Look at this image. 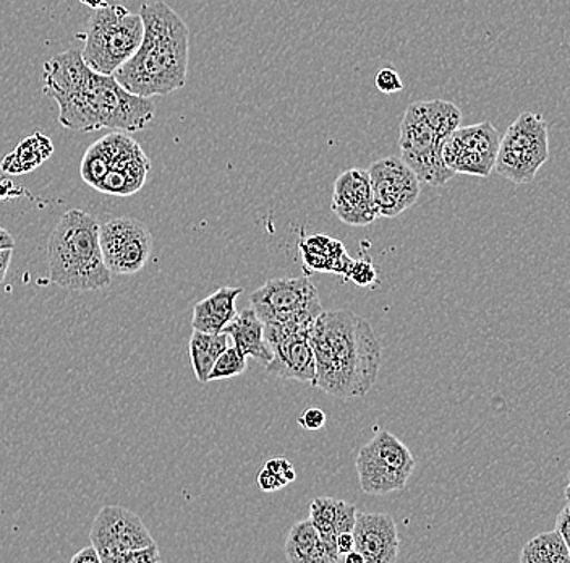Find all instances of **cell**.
<instances>
[{"instance_id":"12","label":"cell","mask_w":570,"mask_h":563,"mask_svg":"<svg viewBox=\"0 0 570 563\" xmlns=\"http://www.w3.org/2000/svg\"><path fill=\"white\" fill-rule=\"evenodd\" d=\"M501 134L490 123L458 127L441 145L443 162L452 173L488 177L494 169Z\"/></svg>"},{"instance_id":"9","label":"cell","mask_w":570,"mask_h":563,"mask_svg":"<svg viewBox=\"0 0 570 563\" xmlns=\"http://www.w3.org/2000/svg\"><path fill=\"white\" fill-rule=\"evenodd\" d=\"M443 142L444 138L428 123L422 101L412 103L405 109L399 135L401 159L420 182L431 187H443L455 176L441 156Z\"/></svg>"},{"instance_id":"13","label":"cell","mask_w":570,"mask_h":563,"mask_svg":"<svg viewBox=\"0 0 570 563\" xmlns=\"http://www.w3.org/2000/svg\"><path fill=\"white\" fill-rule=\"evenodd\" d=\"M99 245L110 273H138L151 256V231L142 221L112 219L99 224Z\"/></svg>"},{"instance_id":"32","label":"cell","mask_w":570,"mask_h":563,"mask_svg":"<svg viewBox=\"0 0 570 563\" xmlns=\"http://www.w3.org/2000/svg\"><path fill=\"white\" fill-rule=\"evenodd\" d=\"M256 481H258L259 489L265 492L279 491L287 486L283 477L277 476V474L266 468H263L262 472L258 473V479Z\"/></svg>"},{"instance_id":"1","label":"cell","mask_w":570,"mask_h":563,"mask_svg":"<svg viewBox=\"0 0 570 563\" xmlns=\"http://www.w3.org/2000/svg\"><path fill=\"white\" fill-rule=\"evenodd\" d=\"M42 93L59 106L60 126L75 132L101 128L140 132L156 116L151 98L125 90L114 75L89 69L80 49L53 56L42 70Z\"/></svg>"},{"instance_id":"36","label":"cell","mask_w":570,"mask_h":563,"mask_svg":"<svg viewBox=\"0 0 570 563\" xmlns=\"http://www.w3.org/2000/svg\"><path fill=\"white\" fill-rule=\"evenodd\" d=\"M12 254L13 249H0V283L6 280L7 272H9Z\"/></svg>"},{"instance_id":"28","label":"cell","mask_w":570,"mask_h":563,"mask_svg":"<svg viewBox=\"0 0 570 563\" xmlns=\"http://www.w3.org/2000/svg\"><path fill=\"white\" fill-rule=\"evenodd\" d=\"M374 85H376L377 91L384 93V95H394V93L404 90L401 75L391 67L377 70V74L374 75Z\"/></svg>"},{"instance_id":"39","label":"cell","mask_w":570,"mask_h":563,"mask_svg":"<svg viewBox=\"0 0 570 563\" xmlns=\"http://www.w3.org/2000/svg\"><path fill=\"white\" fill-rule=\"evenodd\" d=\"M344 562L345 563H365V559H363V555L360 554L358 551H355V549H352L351 552H347V554L344 555Z\"/></svg>"},{"instance_id":"15","label":"cell","mask_w":570,"mask_h":563,"mask_svg":"<svg viewBox=\"0 0 570 563\" xmlns=\"http://www.w3.org/2000/svg\"><path fill=\"white\" fill-rule=\"evenodd\" d=\"M266 343L273 358L266 363L267 373L281 379L312 384L315 379V355L308 334L265 327Z\"/></svg>"},{"instance_id":"6","label":"cell","mask_w":570,"mask_h":563,"mask_svg":"<svg viewBox=\"0 0 570 563\" xmlns=\"http://www.w3.org/2000/svg\"><path fill=\"white\" fill-rule=\"evenodd\" d=\"M252 309L265 327L279 328L294 333H309L323 312L318 290L312 280L274 278L252 294Z\"/></svg>"},{"instance_id":"16","label":"cell","mask_w":570,"mask_h":563,"mask_svg":"<svg viewBox=\"0 0 570 563\" xmlns=\"http://www.w3.org/2000/svg\"><path fill=\"white\" fill-rule=\"evenodd\" d=\"M331 210L348 226H368L374 220L380 219L376 203L373 201L368 171L354 167L337 177L334 182Z\"/></svg>"},{"instance_id":"23","label":"cell","mask_w":570,"mask_h":563,"mask_svg":"<svg viewBox=\"0 0 570 563\" xmlns=\"http://www.w3.org/2000/svg\"><path fill=\"white\" fill-rule=\"evenodd\" d=\"M53 153V144L51 138L42 134L28 135L27 138L17 145L12 153L3 158L0 169L3 174H28L48 162Z\"/></svg>"},{"instance_id":"8","label":"cell","mask_w":570,"mask_h":563,"mask_svg":"<svg viewBox=\"0 0 570 563\" xmlns=\"http://www.w3.org/2000/svg\"><path fill=\"white\" fill-rule=\"evenodd\" d=\"M415 458L394 434L377 433L356 456V473L365 494L402 491L415 469Z\"/></svg>"},{"instance_id":"30","label":"cell","mask_w":570,"mask_h":563,"mask_svg":"<svg viewBox=\"0 0 570 563\" xmlns=\"http://www.w3.org/2000/svg\"><path fill=\"white\" fill-rule=\"evenodd\" d=\"M298 424L306 430H320L326 426V412L320 408H308L298 418Z\"/></svg>"},{"instance_id":"20","label":"cell","mask_w":570,"mask_h":563,"mask_svg":"<svg viewBox=\"0 0 570 563\" xmlns=\"http://www.w3.org/2000/svg\"><path fill=\"white\" fill-rule=\"evenodd\" d=\"M242 292H244L242 288H219L208 298L196 302L194 317H191L194 330L203 333H223L224 327L237 313L235 302Z\"/></svg>"},{"instance_id":"4","label":"cell","mask_w":570,"mask_h":563,"mask_svg":"<svg viewBox=\"0 0 570 563\" xmlns=\"http://www.w3.org/2000/svg\"><path fill=\"white\" fill-rule=\"evenodd\" d=\"M49 280L69 291H101L112 283L99 245V223L83 210H69L48 241Z\"/></svg>"},{"instance_id":"31","label":"cell","mask_w":570,"mask_h":563,"mask_svg":"<svg viewBox=\"0 0 570 563\" xmlns=\"http://www.w3.org/2000/svg\"><path fill=\"white\" fill-rule=\"evenodd\" d=\"M265 468L283 477L287 484L292 483V481H295V477H297L294 466L285 458H271L269 462L266 463Z\"/></svg>"},{"instance_id":"38","label":"cell","mask_w":570,"mask_h":563,"mask_svg":"<svg viewBox=\"0 0 570 563\" xmlns=\"http://www.w3.org/2000/svg\"><path fill=\"white\" fill-rule=\"evenodd\" d=\"M13 184L6 176H0V198H7L12 195Z\"/></svg>"},{"instance_id":"3","label":"cell","mask_w":570,"mask_h":563,"mask_svg":"<svg viewBox=\"0 0 570 563\" xmlns=\"http://www.w3.org/2000/svg\"><path fill=\"white\" fill-rule=\"evenodd\" d=\"M142 38L135 55L114 72L125 90L142 98L167 96L185 87L190 30L164 0L141 6Z\"/></svg>"},{"instance_id":"11","label":"cell","mask_w":570,"mask_h":563,"mask_svg":"<svg viewBox=\"0 0 570 563\" xmlns=\"http://www.w3.org/2000/svg\"><path fill=\"white\" fill-rule=\"evenodd\" d=\"M99 144L105 149L107 171L96 191L116 197H130L140 192L151 171L141 145L124 132L106 135L99 138Z\"/></svg>"},{"instance_id":"29","label":"cell","mask_w":570,"mask_h":563,"mask_svg":"<svg viewBox=\"0 0 570 563\" xmlns=\"http://www.w3.org/2000/svg\"><path fill=\"white\" fill-rule=\"evenodd\" d=\"M347 278L358 284V287H368V284L376 281V270H374L372 262H368V260H354Z\"/></svg>"},{"instance_id":"19","label":"cell","mask_w":570,"mask_h":563,"mask_svg":"<svg viewBox=\"0 0 570 563\" xmlns=\"http://www.w3.org/2000/svg\"><path fill=\"white\" fill-rule=\"evenodd\" d=\"M223 333L229 334L232 344L240 349L247 358H253L265 366L273 358L269 344L266 343L265 323L252 308L235 313L234 319L224 327Z\"/></svg>"},{"instance_id":"22","label":"cell","mask_w":570,"mask_h":563,"mask_svg":"<svg viewBox=\"0 0 570 563\" xmlns=\"http://www.w3.org/2000/svg\"><path fill=\"white\" fill-rule=\"evenodd\" d=\"M285 557L291 563H336L324 547L312 520H303L292 527L285 541Z\"/></svg>"},{"instance_id":"34","label":"cell","mask_w":570,"mask_h":563,"mask_svg":"<svg viewBox=\"0 0 570 563\" xmlns=\"http://www.w3.org/2000/svg\"><path fill=\"white\" fill-rule=\"evenodd\" d=\"M101 563V559H99L98 551L91 545L88 547L81 549L80 552L71 557V563Z\"/></svg>"},{"instance_id":"40","label":"cell","mask_w":570,"mask_h":563,"mask_svg":"<svg viewBox=\"0 0 570 563\" xmlns=\"http://www.w3.org/2000/svg\"><path fill=\"white\" fill-rule=\"evenodd\" d=\"M83 6L89 7V9L96 10L101 9V7L107 6V0H80Z\"/></svg>"},{"instance_id":"2","label":"cell","mask_w":570,"mask_h":563,"mask_svg":"<svg viewBox=\"0 0 570 563\" xmlns=\"http://www.w3.org/2000/svg\"><path fill=\"white\" fill-rule=\"evenodd\" d=\"M308 341L315 355L313 387L341 400L372 390L380 373L381 348L368 320L348 309L323 310Z\"/></svg>"},{"instance_id":"14","label":"cell","mask_w":570,"mask_h":563,"mask_svg":"<svg viewBox=\"0 0 570 563\" xmlns=\"http://www.w3.org/2000/svg\"><path fill=\"white\" fill-rule=\"evenodd\" d=\"M366 171L377 215L383 219H395L419 201L422 182L401 158L390 156L380 159L372 163Z\"/></svg>"},{"instance_id":"5","label":"cell","mask_w":570,"mask_h":563,"mask_svg":"<svg viewBox=\"0 0 570 563\" xmlns=\"http://www.w3.org/2000/svg\"><path fill=\"white\" fill-rule=\"evenodd\" d=\"M142 38L140 13L124 6H107L92 10L85 31L81 57L89 69L114 75L137 51Z\"/></svg>"},{"instance_id":"7","label":"cell","mask_w":570,"mask_h":563,"mask_svg":"<svg viewBox=\"0 0 570 563\" xmlns=\"http://www.w3.org/2000/svg\"><path fill=\"white\" fill-rule=\"evenodd\" d=\"M550 159V135L544 117L538 113L520 114L499 142L494 169L512 184H530Z\"/></svg>"},{"instance_id":"37","label":"cell","mask_w":570,"mask_h":563,"mask_svg":"<svg viewBox=\"0 0 570 563\" xmlns=\"http://www.w3.org/2000/svg\"><path fill=\"white\" fill-rule=\"evenodd\" d=\"M16 247V241H13L12 234L9 231L3 230L0 226V249H13Z\"/></svg>"},{"instance_id":"27","label":"cell","mask_w":570,"mask_h":563,"mask_svg":"<svg viewBox=\"0 0 570 563\" xmlns=\"http://www.w3.org/2000/svg\"><path fill=\"white\" fill-rule=\"evenodd\" d=\"M247 356L235 348L234 344L227 346L223 355L214 362L212 372H209L208 382L214 380L232 379V377L242 376L247 370Z\"/></svg>"},{"instance_id":"21","label":"cell","mask_w":570,"mask_h":563,"mask_svg":"<svg viewBox=\"0 0 570 563\" xmlns=\"http://www.w3.org/2000/svg\"><path fill=\"white\" fill-rule=\"evenodd\" d=\"M303 260L309 269L318 272H333L347 278L354 260L345 254L344 245L330 236L306 237L301 244Z\"/></svg>"},{"instance_id":"17","label":"cell","mask_w":570,"mask_h":563,"mask_svg":"<svg viewBox=\"0 0 570 563\" xmlns=\"http://www.w3.org/2000/svg\"><path fill=\"white\" fill-rule=\"evenodd\" d=\"M354 549L365 563H394L399 555L397 527L386 513H365L356 509L352 530Z\"/></svg>"},{"instance_id":"26","label":"cell","mask_w":570,"mask_h":563,"mask_svg":"<svg viewBox=\"0 0 570 563\" xmlns=\"http://www.w3.org/2000/svg\"><path fill=\"white\" fill-rule=\"evenodd\" d=\"M422 106L428 123L444 140L455 128L461 127L462 113L454 103L444 101V99H431V101H422Z\"/></svg>"},{"instance_id":"18","label":"cell","mask_w":570,"mask_h":563,"mask_svg":"<svg viewBox=\"0 0 570 563\" xmlns=\"http://www.w3.org/2000/svg\"><path fill=\"white\" fill-rule=\"evenodd\" d=\"M355 515V505L338 498L318 497L309 505V520L318 530L321 541L334 562H344L337 552V536L341 533H352Z\"/></svg>"},{"instance_id":"33","label":"cell","mask_w":570,"mask_h":563,"mask_svg":"<svg viewBox=\"0 0 570 563\" xmlns=\"http://www.w3.org/2000/svg\"><path fill=\"white\" fill-rule=\"evenodd\" d=\"M569 526H570V507H569V505H566V507L561 509V513H559L558 520H556V531H558V533L561 534L562 540H564L566 543H568V545L570 547Z\"/></svg>"},{"instance_id":"10","label":"cell","mask_w":570,"mask_h":563,"mask_svg":"<svg viewBox=\"0 0 570 563\" xmlns=\"http://www.w3.org/2000/svg\"><path fill=\"white\" fill-rule=\"evenodd\" d=\"M89 537L101 563H127L131 552L156 544L140 516L119 505L98 513Z\"/></svg>"},{"instance_id":"35","label":"cell","mask_w":570,"mask_h":563,"mask_svg":"<svg viewBox=\"0 0 570 563\" xmlns=\"http://www.w3.org/2000/svg\"><path fill=\"white\" fill-rule=\"evenodd\" d=\"M352 549H354V536H352V533L338 534L337 552L342 555V559H344V555L347 554V552H351Z\"/></svg>"},{"instance_id":"25","label":"cell","mask_w":570,"mask_h":563,"mask_svg":"<svg viewBox=\"0 0 570 563\" xmlns=\"http://www.w3.org/2000/svg\"><path fill=\"white\" fill-rule=\"evenodd\" d=\"M570 547L558 531L541 533L523 545L520 563H569Z\"/></svg>"},{"instance_id":"24","label":"cell","mask_w":570,"mask_h":563,"mask_svg":"<svg viewBox=\"0 0 570 563\" xmlns=\"http://www.w3.org/2000/svg\"><path fill=\"white\" fill-rule=\"evenodd\" d=\"M230 343L229 334L203 333L194 330L190 338V361L199 384L208 382L214 362Z\"/></svg>"}]
</instances>
